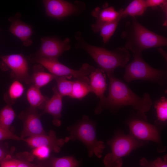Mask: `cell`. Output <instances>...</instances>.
Masks as SVG:
<instances>
[{
  "label": "cell",
  "instance_id": "11",
  "mask_svg": "<svg viewBox=\"0 0 167 167\" xmlns=\"http://www.w3.org/2000/svg\"><path fill=\"white\" fill-rule=\"evenodd\" d=\"M132 135L137 139L159 142L158 132L155 126L142 119L134 118L128 123Z\"/></svg>",
  "mask_w": 167,
  "mask_h": 167
},
{
  "label": "cell",
  "instance_id": "28",
  "mask_svg": "<svg viewBox=\"0 0 167 167\" xmlns=\"http://www.w3.org/2000/svg\"><path fill=\"white\" fill-rule=\"evenodd\" d=\"M51 150L48 147L40 146L34 148L32 154L40 160H44L49 157Z\"/></svg>",
  "mask_w": 167,
  "mask_h": 167
},
{
  "label": "cell",
  "instance_id": "2",
  "mask_svg": "<svg viewBox=\"0 0 167 167\" xmlns=\"http://www.w3.org/2000/svg\"><path fill=\"white\" fill-rule=\"evenodd\" d=\"M121 36L125 41L124 47L133 54L167 45L166 37L148 29L135 17H131V19L126 23Z\"/></svg>",
  "mask_w": 167,
  "mask_h": 167
},
{
  "label": "cell",
  "instance_id": "1",
  "mask_svg": "<svg viewBox=\"0 0 167 167\" xmlns=\"http://www.w3.org/2000/svg\"><path fill=\"white\" fill-rule=\"evenodd\" d=\"M107 76L109 80V94L99 113L104 108L117 110L127 106H131L137 112L143 114L150 110L152 103L149 93H145L140 97L114 75Z\"/></svg>",
  "mask_w": 167,
  "mask_h": 167
},
{
  "label": "cell",
  "instance_id": "34",
  "mask_svg": "<svg viewBox=\"0 0 167 167\" xmlns=\"http://www.w3.org/2000/svg\"><path fill=\"white\" fill-rule=\"evenodd\" d=\"M141 163L143 167H153L152 162H148L145 159H143L141 160Z\"/></svg>",
  "mask_w": 167,
  "mask_h": 167
},
{
  "label": "cell",
  "instance_id": "30",
  "mask_svg": "<svg viewBox=\"0 0 167 167\" xmlns=\"http://www.w3.org/2000/svg\"><path fill=\"white\" fill-rule=\"evenodd\" d=\"M18 160L7 156L0 162V167H17Z\"/></svg>",
  "mask_w": 167,
  "mask_h": 167
},
{
  "label": "cell",
  "instance_id": "20",
  "mask_svg": "<svg viewBox=\"0 0 167 167\" xmlns=\"http://www.w3.org/2000/svg\"><path fill=\"white\" fill-rule=\"evenodd\" d=\"M89 79H76L73 81L72 89L71 98L81 99L91 92L89 87Z\"/></svg>",
  "mask_w": 167,
  "mask_h": 167
},
{
  "label": "cell",
  "instance_id": "15",
  "mask_svg": "<svg viewBox=\"0 0 167 167\" xmlns=\"http://www.w3.org/2000/svg\"><path fill=\"white\" fill-rule=\"evenodd\" d=\"M121 9L116 11L113 6H108L107 3L105 4L103 8L97 7L92 12V15L96 19L95 24H92V28L94 32H98V29L102 25L113 21L119 16Z\"/></svg>",
  "mask_w": 167,
  "mask_h": 167
},
{
  "label": "cell",
  "instance_id": "36",
  "mask_svg": "<svg viewBox=\"0 0 167 167\" xmlns=\"http://www.w3.org/2000/svg\"><path fill=\"white\" fill-rule=\"evenodd\" d=\"M158 51L164 57L165 59L167 60V54L162 49H159Z\"/></svg>",
  "mask_w": 167,
  "mask_h": 167
},
{
  "label": "cell",
  "instance_id": "7",
  "mask_svg": "<svg viewBox=\"0 0 167 167\" xmlns=\"http://www.w3.org/2000/svg\"><path fill=\"white\" fill-rule=\"evenodd\" d=\"M35 61L45 68L55 77H73L76 79H88L95 68L88 63L83 64L79 70H75L60 62L58 59L36 58Z\"/></svg>",
  "mask_w": 167,
  "mask_h": 167
},
{
  "label": "cell",
  "instance_id": "23",
  "mask_svg": "<svg viewBox=\"0 0 167 167\" xmlns=\"http://www.w3.org/2000/svg\"><path fill=\"white\" fill-rule=\"evenodd\" d=\"M24 88L19 81L15 80L10 85L5 98L8 105H11L23 94Z\"/></svg>",
  "mask_w": 167,
  "mask_h": 167
},
{
  "label": "cell",
  "instance_id": "27",
  "mask_svg": "<svg viewBox=\"0 0 167 167\" xmlns=\"http://www.w3.org/2000/svg\"><path fill=\"white\" fill-rule=\"evenodd\" d=\"M157 117L158 120L165 122L167 119V99L164 96L161 97L155 103Z\"/></svg>",
  "mask_w": 167,
  "mask_h": 167
},
{
  "label": "cell",
  "instance_id": "3",
  "mask_svg": "<svg viewBox=\"0 0 167 167\" xmlns=\"http://www.w3.org/2000/svg\"><path fill=\"white\" fill-rule=\"evenodd\" d=\"M75 38L77 41L76 48L83 49L88 53L107 76L113 75L118 67H125L130 60V53L124 47L109 50L90 45L84 40L79 32L75 34Z\"/></svg>",
  "mask_w": 167,
  "mask_h": 167
},
{
  "label": "cell",
  "instance_id": "33",
  "mask_svg": "<svg viewBox=\"0 0 167 167\" xmlns=\"http://www.w3.org/2000/svg\"><path fill=\"white\" fill-rule=\"evenodd\" d=\"M33 165L26 161L18 160L17 167H33Z\"/></svg>",
  "mask_w": 167,
  "mask_h": 167
},
{
  "label": "cell",
  "instance_id": "24",
  "mask_svg": "<svg viewBox=\"0 0 167 167\" xmlns=\"http://www.w3.org/2000/svg\"><path fill=\"white\" fill-rule=\"evenodd\" d=\"M15 116V112L11 105L8 104L0 111V126L9 129Z\"/></svg>",
  "mask_w": 167,
  "mask_h": 167
},
{
  "label": "cell",
  "instance_id": "18",
  "mask_svg": "<svg viewBox=\"0 0 167 167\" xmlns=\"http://www.w3.org/2000/svg\"><path fill=\"white\" fill-rule=\"evenodd\" d=\"M43 67L40 64L35 65L31 76V84L39 88L47 85L55 77L52 74L45 72Z\"/></svg>",
  "mask_w": 167,
  "mask_h": 167
},
{
  "label": "cell",
  "instance_id": "26",
  "mask_svg": "<svg viewBox=\"0 0 167 167\" xmlns=\"http://www.w3.org/2000/svg\"><path fill=\"white\" fill-rule=\"evenodd\" d=\"M80 163L72 156L54 158L51 161V167H78Z\"/></svg>",
  "mask_w": 167,
  "mask_h": 167
},
{
  "label": "cell",
  "instance_id": "37",
  "mask_svg": "<svg viewBox=\"0 0 167 167\" xmlns=\"http://www.w3.org/2000/svg\"><path fill=\"white\" fill-rule=\"evenodd\" d=\"M33 167H41V166H40L33 165Z\"/></svg>",
  "mask_w": 167,
  "mask_h": 167
},
{
  "label": "cell",
  "instance_id": "14",
  "mask_svg": "<svg viewBox=\"0 0 167 167\" xmlns=\"http://www.w3.org/2000/svg\"><path fill=\"white\" fill-rule=\"evenodd\" d=\"M89 87L91 92L94 93L100 99L96 112L98 113L106 97L104 93L107 89L106 75L100 68L95 69L89 75Z\"/></svg>",
  "mask_w": 167,
  "mask_h": 167
},
{
  "label": "cell",
  "instance_id": "19",
  "mask_svg": "<svg viewBox=\"0 0 167 167\" xmlns=\"http://www.w3.org/2000/svg\"><path fill=\"white\" fill-rule=\"evenodd\" d=\"M26 96L31 107L43 109L49 98L44 96L40 88L32 84L27 90Z\"/></svg>",
  "mask_w": 167,
  "mask_h": 167
},
{
  "label": "cell",
  "instance_id": "32",
  "mask_svg": "<svg viewBox=\"0 0 167 167\" xmlns=\"http://www.w3.org/2000/svg\"><path fill=\"white\" fill-rule=\"evenodd\" d=\"M153 167H167V157L164 159L158 158L152 162Z\"/></svg>",
  "mask_w": 167,
  "mask_h": 167
},
{
  "label": "cell",
  "instance_id": "9",
  "mask_svg": "<svg viewBox=\"0 0 167 167\" xmlns=\"http://www.w3.org/2000/svg\"><path fill=\"white\" fill-rule=\"evenodd\" d=\"M1 58L3 63L11 70L16 80L24 82L27 84H31L28 63L22 54L5 55L1 56Z\"/></svg>",
  "mask_w": 167,
  "mask_h": 167
},
{
  "label": "cell",
  "instance_id": "22",
  "mask_svg": "<svg viewBox=\"0 0 167 167\" xmlns=\"http://www.w3.org/2000/svg\"><path fill=\"white\" fill-rule=\"evenodd\" d=\"M147 8L145 0H134L125 9H123L122 13L125 18L128 15L135 17L142 15Z\"/></svg>",
  "mask_w": 167,
  "mask_h": 167
},
{
  "label": "cell",
  "instance_id": "12",
  "mask_svg": "<svg viewBox=\"0 0 167 167\" xmlns=\"http://www.w3.org/2000/svg\"><path fill=\"white\" fill-rule=\"evenodd\" d=\"M43 2L47 15L57 19L75 13L78 10L75 5L64 0H45Z\"/></svg>",
  "mask_w": 167,
  "mask_h": 167
},
{
  "label": "cell",
  "instance_id": "17",
  "mask_svg": "<svg viewBox=\"0 0 167 167\" xmlns=\"http://www.w3.org/2000/svg\"><path fill=\"white\" fill-rule=\"evenodd\" d=\"M10 19L11 23L9 28L10 32L19 39L24 46L30 45L32 43L30 38L33 33L31 27L18 19Z\"/></svg>",
  "mask_w": 167,
  "mask_h": 167
},
{
  "label": "cell",
  "instance_id": "6",
  "mask_svg": "<svg viewBox=\"0 0 167 167\" xmlns=\"http://www.w3.org/2000/svg\"><path fill=\"white\" fill-rule=\"evenodd\" d=\"M108 143L111 152L104 157V163L105 167H121L122 158L141 145V143L132 135H118Z\"/></svg>",
  "mask_w": 167,
  "mask_h": 167
},
{
  "label": "cell",
  "instance_id": "35",
  "mask_svg": "<svg viewBox=\"0 0 167 167\" xmlns=\"http://www.w3.org/2000/svg\"><path fill=\"white\" fill-rule=\"evenodd\" d=\"M7 156L5 151L2 148L0 147V162L4 159Z\"/></svg>",
  "mask_w": 167,
  "mask_h": 167
},
{
  "label": "cell",
  "instance_id": "29",
  "mask_svg": "<svg viewBox=\"0 0 167 167\" xmlns=\"http://www.w3.org/2000/svg\"><path fill=\"white\" fill-rule=\"evenodd\" d=\"M7 139L23 141L24 139L16 135L9 129H5L0 126V141Z\"/></svg>",
  "mask_w": 167,
  "mask_h": 167
},
{
  "label": "cell",
  "instance_id": "16",
  "mask_svg": "<svg viewBox=\"0 0 167 167\" xmlns=\"http://www.w3.org/2000/svg\"><path fill=\"white\" fill-rule=\"evenodd\" d=\"M54 93L50 99H49L43 108L42 114L48 113L53 117V122L57 126L61 124L60 119L62 116V96L58 93L56 87L52 88Z\"/></svg>",
  "mask_w": 167,
  "mask_h": 167
},
{
  "label": "cell",
  "instance_id": "25",
  "mask_svg": "<svg viewBox=\"0 0 167 167\" xmlns=\"http://www.w3.org/2000/svg\"><path fill=\"white\" fill-rule=\"evenodd\" d=\"M65 77H55L57 83L56 87L58 93L62 96H70L72 91L73 81L67 79Z\"/></svg>",
  "mask_w": 167,
  "mask_h": 167
},
{
  "label": "cell",
  "instance_id": "10",
  "mask_svg": "<svg viewBox=\"0 0 167 167\" xmlns=\"http://www.w3.org/2000/svg\"><path fill=\"white\" fill-rule=\"evenodd\" d=\"M40 115L36 109L31 107L20 114L19 118L24 124L21 138L45 134Z\"/></svg>",
  "mask_w": 167,
  "mask_h": 167
},
{
  "label": "cell",
  "instance_id": "5",
  "mask_svg": "<svg viewBox=\"0 0 167 167\" xmlns=\"http://www.w3.org/2000/svg\"><path fill=\"white\" fill-rule=\"evenodd\" d=\"M67 129L70 135L65 139L66 143L79 140L87 147L89 157L95 154L99 158L101 157L105 146L103 141L97 140L94 124L88 117L84 116L81 120Z\"/></svg>",
  "mask_w": 167,
  "mask_h": 167
},
{
  "label": "cell",
  "instance_id": "8",
  "mask_svg": "<svg viewBox=\"0 0 167 167\" xmlns=\"http://www.w3.org/2000/svg\"><path fill=\"white\" fill-rule=\"evenodd\" d=\"M41 40V44L36 54L37 58L58 59L64 52L71 49L69 38L62 40L54 37H43Z\"/></svg>",
  "mask_w": 167,
  "mask_h": 167
},
{
  "label": "cell",
  "instance_id": "21",
  "mask_svg": "<svg viewBox=\"0 0 167 167\" xmlns=\"http://www.w3.org/2000/svg\"><path fill=\"white\" fill-rule=\"evenodd\" d=\"M121 9L120 13L117 19L113 21L102 25L98 29V32H100L104 44L108 42L113 36L120 20L125 18L122 13L123 8Z\"/></svg>",
  "mask_w": 167,
  "mask_h": 167
},
{
  "label": "cell",
  "instance_id": "4",
  "mask_svg": "<svg viewBox=\"0 0 167 167\" xmlns=\"http://www.w3.org/2000/svg\"><path fill=\"white\" fill-rule=\"evenodd\" d=\"M142 53L133 54V59L125 66L123 78L126 82L141 80L148 81L162 86L167 81V72L156 69L147 63L143 59Z\"/></svg>",
  "mask_w": 167,
  "mask_h": 167
},
{
  "label": "cell",
  "instance_id": "31",
  "mask_svg": "<svg viewBox=\"0 0 167 167\" xmlns=\"http://www.w3.org/2000/svg\"><path fill=\"white\" fill-rule=\"evenodd\" d=\"M147 8L151 7L156 8L158 6L161 7L164 4L167 3L165 0H145Z\"/></svg>",
  "mask_w": 167,
  "mask_h": 167
},
{
  "label": "cell",
  "instance_id": "13",
  "mask_svg": "<svg viewBox=\"0 0 167 167\" xmlns=\"http://www.w3.org/2000/svg\"><path fill=\"white\" fill-rule=\"evenodd\" d=\"M23 141L34 148L40 146L49 148L51 151L58 153L66 143L65 139H58L55 132L51 130L48 135L43 134L24 139Z\"/></svg>",
  "mask_w": 167,
  "mask_h": 167
}]
</instances>
